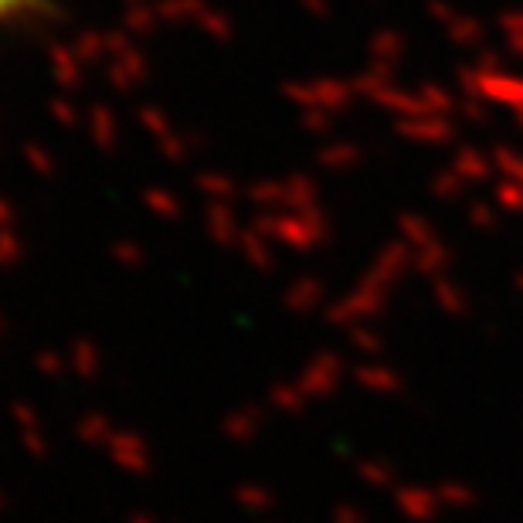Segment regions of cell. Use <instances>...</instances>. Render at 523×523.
<instances>
[{"instance_id": "6da1fadb", "label": "cell", "mask_w": 523, "mask_h": 523, "mask_svg": "<svg viewBox=\"0 0 523 523\" xmlns=\"http://www.w3.org/2000/svg\"><path fill=\"white\" fill-rule=\"evenodd\" d=\"M38 11H45V0H0V24L21 21Z\"/></svg>"}]
</instances>
